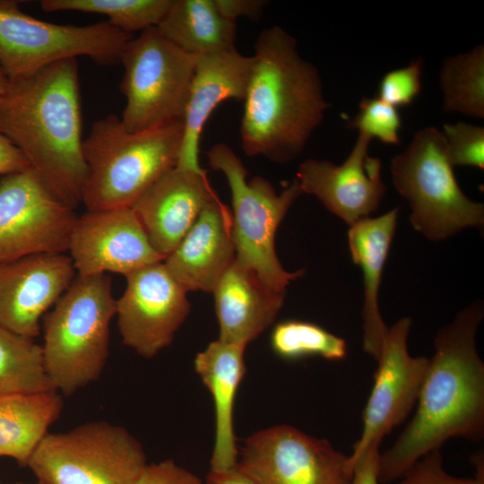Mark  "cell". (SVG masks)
<instances>
[{"instance_id": "cell-1", "label": "cell", "mask_w": 484, "mask_h": 484, "mask_svg": "<svg viewBox=\"0 0 484 484\" xmlns=\"http://www.w3.org/2000/svg\"><path fill=\"white\" fill-rule=\"evenodd\" d=\"M483 316L478 299L438 331L416 412L393 445L379 454L380 483L398 480L451 438L483 439L484 362L476 347Z\"/></svg>"}, {"instance_id": "cell-2", "label": "cell", "mask_w": 484, "mask_h": 484, "mask_svg": "<svg viewBox=\"0 0 484 484\" xmlns=\"http://www.w3.org/2000/svg\"><path fill=\"white\" fill-rule=\"evenodd\" d=\"M0 130L62 203H82L87 176L76 58L53 63L9 81L0 95Z\"/></svg>"}, {"instance_id": "cell-3", "label": "cell", "mask_w": 484, "mask_h": 484, "mask_svg": "<svg viewBox=\"0 0 484 484\" xmlns=\"http://www.w3.org/2000/svg\"><path fill=\"white\" fill-rule=\"evenodd\" d=\"M244 99L242 150L287 163L300 155L330 104L316 67L298 51L297 40L280 26L262 30Z\"/></svg>"}, {"instance_id": "cell-4", "label": "cell", "mask_w": 484, "mask_h": 484, "mask_svg": "<svg viewBox=\"0 0 484 484\" xmlns=\"http://www.w3.org/2000/svg\"><path fill=\"white\" fill-rule=\"evenodd\" d=\"M183 132L181 119L136 133L125 131L113 114L94 121L82 142L86 211L131 207L177 165Z\"/></svg>"}, {"instance_id": "cell-5", "label": "cell", "mask_w": 484, "mask_h": 484, "mask_svg": "<svg viewBox=\"0 0 484 484\" xmlns=\"http://www.w3.org/2000/svg\"><path fill=\"white\" fill-rule=\"evenodd\" d=\"M116 299L108 274H76L44 315V364L59 393L72 395L100 377L109 355Z\"/></svg>"}, {"instance_id": "cell-6", "label": "cell", "mask_w": 484, "mask_h": 484, "mask_svg": "<svg viewBox=\"0 0 484 484\" xmlns=\"http://www.w3.org/2000/svg\"><path fill=\"white\" fill-rule=\"evenodd\" d=\"M391 177L411 207L410 222L428 239L440 241L464 229L482 228L484 206L460 188L442 131L427 126L391 160Z\"/></svg>"}, {"instance_id": "cell-7", "label": "cell", "mask_w": 484, "mask_h": 484, "mask_svg": "<svg viewBox=\"0 0 484 484\" xmlns=\"http://www.w3.org/2000/svg\"><path fill=\"white\" fill-rule=\"evenodd\" d=\"M207 158L210 167L224 175L230 189L236 259L255 271L268 286L286 293L290 282L305 273L304 270L286 271L274 245L280 223L303 194L297 179L277 194L263 177L247 181L246 167L228 144H214Z\"/></svg>"}, {"instance_id": "cell-8", "label": "cell", "mask_w": 484, "mask_h": 484, "mask_svg": "<svg viewBox=\"0 0 484 484\" xmlns=\"http://www.w3.org/2000/svg\"><path fill=\"white\" fill-rule=\"evenodd\" d=\"M147 464L142 444L126 428L96 420L48 432L27 467L43 484H137Z\"/></svg>"}, {"instance_id": "cell-9", "label": "cell", "mask_w": 484, "mask_h": 484, "mask_svg": "<svg viewBox=\"0 0 484 484\" xmlns=\"http://www.w3.org/2000/svg\"><path fill=\"white\" fill-rule=\"evenodd\" d=\"M133 37L107 21L82 26L44 22L23 13L19 1L0 0V67L9 81L80 56L116 65Z\"/></svg>"}, {"instance_id": "cell-10", "label": "cell", "mask_w": 484, "mask_h": 484, "mask_svg": "<svg viewBox=\"0 0 484 484\" xmlns=\"http://www.w3.org/2000/svg\"><path fill=\"white\" fill-rule=\"evenodd\" d=\"M194 56L179 48L152 27L125 46L120 91L125 106L120 117L125 131L136 133L183 118L194 69Z\"/></svg>"}, {"instance_id": "cell-11", "label": "cell", "mask_w": 484, "mask_h": 484, "mask_svg": "<svg viewBox=\"0 0 484 484\" xmlns=\"http://www.w3.org/2000/svg\"><path fill=\"white\" fill-rule=\"evenodd\" d=\"M238 466L255 484H350L353 475L349 455L287 424L250 435Z\"/></svg>"}, {"instance_id": "cell-12", "label": "cell", "mask_w": 484, "mask_h": 484, "mask_svg": "<svg viewBox=\"0 0 484 484\" xmlns=\"http://www.w3.org/2000/svg\"><path fill=\"white\" fill-rule=\"evenodd\" d=\"M31 169L0 179V263L23 256L65 254L77 219Z\"/></svg>"}, {"instance_id": "cell-13", "label": "cell", "mask_w": 484, "mask_h": 484, "mask_svg": "<svg viewBox=\"0 0 484 484\" xmlns=\"http://www.w3.org/2000/svg\"><path fill=\"white\" fill-rule=\"evenodd\" d=\"M116 299L117 328L124 345L151 359L169 347L187 317V290L170 274L163 261L125 276Z\"/></svg>"}, {"instance_id": "cell-14", "label": "cell", "mask_w": 484, "mask_h": 484, "mask_svg": "<svg viewBox=\"0 0 484 484\" xmlns=\"http://www.w3.org/2000/svg\"><path fill=\"white\" fill-rule=\"evenodd\" d=\"M411 324V318L404 316L387 329L363 411L362 432L349 455L352 468L368 448L380 446L385 436L402 424L417 404L429 358L409 353Z\"/></svg>"}, {"instance_id": "cell-15", "label": "cell", "mask_w": 484, "mask_h": 484, "mask_svg": "<svg viewBox=\"0 0 484 484\" xmlns=\"http://www.w3.org/2000/svg\"><path fill=\"white\" fill-rule=\"evenodd\" d=\"M67 252L82 276L115 272L125 277L164 260L131 207L86 211L78 216Z\"/></svg>"}, {"instance_id": "cell-16", "label": "cell", "mask_w": 484, "mask_h": 484, "mask_svg": "<svg viewBox=\"0 0 484 484\" xmlns=\"http://www.w3.org/2000/svg\"><path fill=\"white\" fill-rule=\"evenodd\" d=\"M75 276L66 254H35L0 263V326L36 338L40 320Z\"/></svg>"}, {"instance_id": "cell-17", "label": "cell", "mask_w": 484, "mask_h": 484, "mask_svg": "<svg viewBox=\"0 0 484 484\" xmlns=\"http://www.w3.org/2000/svg\"><path fill=\"white\" fill-rule=\"evenodd\" d=\"M370 142L369 137L359 134L342 164L308 159L296 173L303 194L315 196L349 226L376 212L385 193L381 160L368 155Z\"/></svg>"}, {"instance_id": "cell-18", "label": "cell", "mask_w": 484, "mask_h": 484, "mask_svg": "<svg viewBox=\"0 0 484 484\" xmlns=\"http://www.w3.org/2000/svg\"><path fill=\"white\" fill-rule=\"evenodd\" d=\"M216 196L206 171L176 166L131 206L155 251L165 259Z\"/></svg>"}, {"instance_id": "cell-19", "label": "cell", "mask_w": 484, "mask_h": 484, "mask_svg": "<svg viewBox=\"0 0 484 484\" xmlns=\"http://www.w3.org/2000/svg\"><path fill=\"white\" fill-rule=\"evenodd\" d=\"M253 65V56H244L237 48L195 56L182 118L184 132L177 167L203 170L199 163L203 129L222 101L244 100Z\"/></svg>"}, {"instance_id": "cell-20", "label": "cell", "mask_w": 484, "mask_h": 484, "mask_svg": "<svg viewBox=\"0 0 484 484\" xmlns=\"http://www.w3.org/2000/svg\"><path fill=\"white\" fill-rule=\"evenodd\" d=\"M230 209L218 196L210 200L163 263L187 290L212 292L236 257Z\"/></svg>"}, {"instance_id": "cell-21", "label": "cell", "mask_w": 484, "mask_h": 484, "mask_svg": "<svg viewBox=\"0 0 484 484\" xmlns=\"http://www.w3.org/2000/svg\"><path fill=\"white\" fill-rule=\"evenodd\" d=\"M212 294L219 340L247 346L275 321L286 293L268 286L235 257Z\"/></svg>"}, {"instance_id": "cell-22", "label": "cell", "mask_w": 484, "mask_h": 484, "mask_svg": "<svg viewBox=\"0 0 484 484\" xmlns=\"http://www.w3.org/2000/svg\"><path fill=\"white\" fill-rule=\"evenodd\" d=\"M246 348L217 339L198 352L194 360V370L211 393L214 406L211 471H225L238 464L239 450L234 429V407L246 373Z\"/></svg>"}, {"instance_id": "cell-23", "label": "cell", "mask_w": 484, "mask_h": 484, "mask_svg": "<svg viewBox=\"0 0 484 484\" xmlns=\"http://www.w3.org/2000/svg\"><path fill=\"white\" fill-rule=\"evenodd\" d=\"M398 209L350 226L348 244L353 263L363 273V350L377 359L388 327L381 316L378 294L382 274L394 237Z\"/></svg>"}, {"instance_id": "cell-24", "label": "cell", "mask_w": 484, "mask_h": 484, "mask_svg": "<svg viewBox=\"0 0 484 484\" xmlns=\"http://www.w3.org/2000/svg\"><path fill=\"white\" fill-rule=\"evenodd\" d=\"M63 406L62 395L56 391L0 397V456L27 467Z\"/></svg>"}, {"instance_id": "cell-25", "label": "cell", "mask_w": 484, "mask_h": 484, "mask_svg": "<svg viewBox=\"0 0 484 484\" xmlns=\"http://www.w3.org/2000/svg\"><path fill=\"white\" fill-rule=\"evenodd\" d=\"M157 29L194 56L236 48L237 24L219 13L213 0H172Z\"/></svg>"}, {"instance_id": "cell-26", "label": "cell", "mask_w": 484, "mask_h": 484, "mask_svg": "<svg viewBox=\"0 0 484 484\" xmlns=\"http://www.w3.org/2000/svg\"><path fill=\"white\" fill-rule=\"evenodd\" d=\"M51 391L42 346L0 326V397Z\"/></svg>"}, {"instance_id": "cell-27", "label": "cell", "mask_w": 484, "mask_h": 484, "mask_svg": "<svg viewBox=\"0 0 484 484\" xmlns=\"http://www.w3.org/2000/svg\"><path fill=\"white\" fill-rule=\"evenodd\" d=\"M445 112L484 117V47L448 56L439 71Z\"/></svg>"}, {"instance_id": "cell-28", "label": "cell", "mask_w": 484, "mask_h": 484, "mask_svg": "<svg viewBox=\"0 0 484 484\" xmlns=\"http://www.w3.org/2000/svg\"><path fill=\"white\" fill-rule=\"evenodd\" d=\"M172 0H42L47 13L73 11L106 15L112 26L133 34L157 27Z\"/></svg>"}, {"instance_id": "cell-29", "label": "cell", "mask_w": 484, "mask_h": 484, "mask_svg": "<svg viewBox=\"0 0 484 484\" xmlns=\"http://www.w3.org/2000/svg\"><path fill=\"white\" fill-rule=\"evenodd\" d=\"M272 351L286 360L320 357L337 361L347 355V343L322 326L302 320L290 319L277 324L271 333Z\"/></svg>"}, {"instance_id": "cell-30", "label": "cell", "mask_w": 484, "mask_h": 484, "mask_svg": "<svg viewBox=\"0 0 484 484\" xmlns=\"http://www.w3.org/2000/svg\"><path fill=\"white\" fill-rule=\"evenodd\" d=\"M347 126L359 130V134L377 138L386 144H398L402 119L398 108L378 97L363 98L359 112Z\"/></svg>"}, {"instance_id": "cell-31", "label": "cell", "mask_w": 484, "mask_h": 484, "mask_svg": "<svg viewBox=\"0 0 484 484\" xmlns=\"http://www.w3.org/2000/svg\"><path fill=\"white\" fill-rule=\"evenodd\" d=\"M447 155L453 166L484 169V127L464 122L443 125Z\"/></svg>"}, {"instance_id": "cell-32", "label": "cell", "mask_w": 484, "mask_h": 484, "mask_svg": "<svg viewBox=\"0 0 484 484\" xmlns=\"http://www.w3.org/2000/svg\"><path fill=\"white\" fill-rule=\"evenodd\" d=\"M423 60L386 73L378 87V98L395 108L411 104L421 90Z\"/></svg>"}, {"instance_id": "cell-33", "label": "cell", "mask_w": 484, "mask_h": 484, "mask_svg": "<svg viewBox=\"0 0 484 484\" xmlns=\"http://www.w3.org/2000/svg\"><path fill=\"white\" fill-rule=\"evenodd\" d=\"M398 480L397 484H477L473 478H458L449 474L444 468L440 449L421 457Z\"/></svg>"}, {"instance_id": "cell-34", "label": "cell", "mask_w": 484, "mask_h": 484, "mask_svg": "<svg viewBox=\"0 0 484 484\" xmlns=\"http://www.w3.org/2000/svg\"><path fill=\"white\" fill-rule=\"evenodd\" d=\"M137 484H207L171 459L148 463Z\"/></svg>"}, {"instance_id": "cell-35", "label": "cell", "mask_w": 484, "mask_h": 484, "mask_svg": "<svg viewBox=\"0 0 484 484\" xmlns=\"http://www.w3.org/2000/svg\"><path fill=\"white\" fill-rule=\"evenodd\" d=\"M219 13L226 19L235 22L239 17L258 20L266 5L264 0H213Z\"/></svg>"}, {"instance_id": "cell-36", "label": "cell", "mask_w": 484, "mask_h": 484, "mask_svg": "<svg viewBox=\"0 0 484 484\" xmlns=\"http://www.w3.org/2000/svg\"><path fill=\"white\" fill-rule=\"evenodd\" d=\"M379 454V446H372L354 462L350 484H380L378 477Z\"/></svg>"}, {"instance_id": "cell-37", "label": "cell", "mask_w": 484, "mask_h": 484, "mask_svg": "<svg viewBox=\"0 0 484 484\" xmlns=\"http://www.w3.org/2000/svg\"><path fill=\"white\" fill-rule=\"evenodd\" d=\"M30 169L22 152L0 130V176Z\"/></svg>"}, {"instance_id": "cell-38", "label": "cell", "mask_w": 484, "mask_h": 484, "mask_svg": "<svg viewBox=\"0 0 484 484\" xmlns=\"http://www.w3.org/2000/svg\"><path fill=\"white\" fill-rule=\"evenodd\" d=\"M207 484H255L238 464L228 471L214 472L209 471L206 478Z\"/></svg>"}, {"instance_id": "cell-39", "label": "cell", "mask_w": 484, "mask_h": 484, "mask_svg": "<svg viewBox=\"0 0 484 484\" xmlns=\"http://www.w3.org/2000/svg\"><path fill=\"white\" fill-rule=\"evenodd\" d=\"M8 83L9 80L0 67V95L4 91Z\"/></svg>"}, {"instance_id": "cell-40", "label": "cell", "mask_w": 484, "mask_h": 484, "mask_svg": "<svg viewBox=\"0 0 484 484\" xmlns=\"http://www.w3.org/2000/svg\"><path fill=\"white\" fill-rule=\"evenodd\" d=\"M0 484H3L2 482H0ZM10 484H43L41 483L40 481H37V482H34V483H22V482H16V483H10Z\"/></svg>"}]
</instances>
